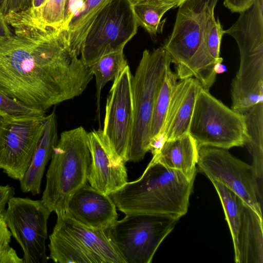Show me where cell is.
Returning <instances> with one entry per match:
<instances>
[{
  "mask_svg": "<svg viewBox=\"0 0 263 263\" xmlns=\"http://www.w3.org/2000/svg\"><path fill=\"white\" fill-rule=\"evenodd\" d=\"M8 24L13 32L0 39L1 90L44 113L82 93L93 76L70 52L64 30Z\"/></svg>",
  "mask_w": 263,
  "mask_h": 263,
  "instance_id": "cell-1",
  "label": "cell"
},
{
  "mask_svg": "<svg viewBox=\"0 0 263 263\" xmlns=\"http://www.w3.org/2000/svg\"><path fill=\"white\" fill-rule=\"evenodd\" d=\"M194 181L179 171L149 162L141 176L109 195L125 215L146 214L179 220L188 210Z\"/></svg>",
  "mask_w": 263,
  "mask_h": 263,
  "instance_id": "cell-2",
  "label": "cell"
},
{
  "mask_svg": "<svg viewBox=\"0 0 263 263\" xmlns=\"http://www.w3.org/2000/svg\"><path fill=\"white\" fill-rule=\"evenodd\" d=\"M218 0H186L179 6L173 31L163 47L175 66L178 79L193 77L209 90L216 77L215 64L208 53L204 32Z\"/></svg>",
  "mask_w": 263,
  "mask_h": 263,
  "instance_id": "cell-3",
  "label": "cell"
},
{
  "mask_svg": "<svg viewBox=\"0 0 263 263\" xmlns=\"http://www.w3.org/2000/svg\"><path fill=\"white\" fill-rule=\"evenodd\" d=\"M236 41L240 64L231 85V108L243 114L263 102V6L254 2L223 31Z\"/></svg>",
  "mask_w": 263,
  "mask_h": 263,
  "instance_id": "cell-4",
  "label": "cell"
},
{
  "mask_svg": "<svg viewBox=\"0 0 263 263\" xmlns=\"http://www.w3.org/2000/svg\"><path fill=\"white\" fill-rule=\"evenodd\" d=\"M90 164L88 133L79 126L61 134L46 175L42 201L57 215L66 211L72 196L86 184Z\"/></svg>",
  "mask_w": 263,
  "mask_h": 263,
  "instance_id": "cell-5",
  "label": "cell"
},
{
  "mask_svg": "<svg viewBox=\"0 0 263 263\" xmlns=\"http://www.w3.org/2000/svg\"><path fill=\"white\" fill-rule=\"evenodd\" d=\"M170 62L171 57L162 46L152 51L145 49L132 76L133 124L126 162H139L150 150V129L155 100L166 66Z\"/></svg>",
  "mask_w": 263,
  "mask_h": 263,
  "instance_id": "cell-6",
  "label": "cell"
},
{
  "mask_svg": "<svg viewBox=\"0 0 263 263\" xmlns=\"http://www.w3.org/2000/svg\"><path fill=\"white\" fill-rule=\"evenodd\" d=\"M48 245L49 257L58 263H126L109 228H89L66 212L57 220Z\"/></svg>",
  "mask_w": 263,
  "mask_h": 263,
  "instance_id": "cell-7",
  "label": "cell"
},
{
  "mask_svg": "<svg viewBox=\"0 0 263 263\" xmlns=\"http://www.w3.org/2000/svg\"><path fill=\"white\" fill-rule=\"evenodd\" d=\"M189 134L199 147L227 149L244 146L248 138L244 115L229 108L202 86L196 99Z\"/></svg>",
  "mask_w": 263,
  "mask_h": 263,
  "instance_id": "cell-8",
  "label": "cell"
},
{
  "mask_svg": "<svg viewBox=\"0 0 263 263\" xmlns=\"http://www.w3.org/2000/svg\"><path fill=\"white\" fill-rule=\"evenodd\" d=\"M130 0H110L100 11L82 42L80 59L89 67L102 56L124 49L137 33Z\"/></svg>",
  "mask_w": 263,
  "mask_h": 263,
  "instance_id": "cell-9",
  "label": "cell"
},
{
  "mask_svg": "<svg viewBox=\"0 0 263 263\" xmlns=\"http://www.w3.org/2000/svg\"><path fill=\"white\" fill-rule=\"evenodd\" d=\"M178 221L161 215L127 214L117 220L109 229L126 263H150Z\"/></svg>",
  "mask_w": 263,
  "mask_h": 263,
  "instance_id": "cell-10",
  "label": "cell"
},
{
  "mask_svg": "<svg viewBox=\"0 0 263 263\" xmlns=\"http://www.w3.org/2000/svg\"><path fill=\"white\" fill-rule=\"evenodd\" d=\"M220 198L232 237L236 263L263 262L262 217L222 183L210 180Z\"/></svg>",
  "mask_w": 263,
  "mask_h": 263,
  "instance_id": "cell-11",
  "label": "cell"
},
{
  "mask_svg": "<svg viewBox=\"0 0 263 263\" xmlns=\"http://www.w3.org/2000/svg\"><path fill=\"white\" fill-rule=\"evenodd\" d=\"M45 114L3 118L0 127V169L21 180L28 168L45 127Z\"/></svg>",
  "mask_w": 263,
  "mask_h": 263,
  "instance_id": "cell-12",
  "label": "cell"
},
{
  "mask_svg": "<svg viewBox=\"0 0 263 263\" xmlns=\"http://www.w3.org/2000/svg\"><path fill=\"white\" fill-rule=\"evenodd\" d=\"M200 172L235 193L262 217V194L252 165L233 156L228 149L199 147L197 163Z\"/></svg>",
  "mask_w": 263,
  "mask_h": 263,
  "instance_id": "cell-13",
  "label": "cell"
},
{
  "mask_svg": "<svg viewBox=\"0 0 263 263\" xmlns=\"http://www.w3.org/2000/svg\"><path fill=\"white\" fill-rule=\"evenodd\" d=\"M3 214L12 235L22 248L24 263H47L45 241L51 212L41 200L12 197Z\"/></svg>",
  "mask_w": 263,
  "mask_h": 263,
  "instance_id": "cell-14",
  "label": "cell"
},
{
  "mask_svg": "<svg viewBox=\"0 0 263 263\" xmlns=\"http://www.w3.org/2000/svg\"><path fill=\"white\" fill-rule=\"evenodd\" d=\"M132 74L128 65L114 80L106 100L103 133L125 162L133 124Z\"/></svg>",
  "mask_w": 263,
  "mask_h": 263,
  "instance_id": "cell-15",
  "label": "cell"
},
{
  "mask_svg": "<svg viewBox=\"0 0 263 263\" xmlns=\"http://www.w3.org/2000/svg\"><path fill=\"white\" fill-rule=\"evenodd\" d=\"M88 143L90 164L87 181L109 195L127 182L125 162L114 151L102 129L88 133Z\"/></svg>",
  "mask_w": 263,
  "mask_h": 263,
  "instance_id": "cell-16",
  "label": "cell"
},
{
  "mask_svg": "<svg viewBox=\"0 0 263 263\" xmlns=\"http://www.w3.org/2000/svg\"><path fill=\"white\" fill-rule=\"evenodd\" d=\"M66 212L89 228L105 230L118 218L116 206L108 195L85 184L69 200Z\"/></svg>",
  "mask_w": 263,
  "mask_h": 263,
  "instance_id": "cell-17",
  "label": "cell"
},
{
  "mask_svg": "<svg viewBox=\"0 0 263 263\" xmlns=\"http://www.w3.org/2000/svg\"><path fill=\"white\" fill-rule=\"evenodd\" d=\"M201 85L193 77L177 82L160 135L165 141L189 134L196 99Z\"/></svg>",
  "mask_w": 263,
  "mask_h": 263,
  "instance_id": "cell-18",
  "label": "cell"
},
{
  "mask_svg": "<svg viewBox=\"0 0 263 263\" xmlns=\"http://www.w3.org/2000/svg\"><path fill=\"white\" fill-rule=\"evenodd\" d=\"M58 141L57 117L55 109L46 116L43 135L30 165L20 181L23 192L35 195L41 192L42 178L46 165L51 159Z\"/></svg>",
  "mask_w": 263,
  "mask_h": 263,
  "instance_id": "cell-19",
  "label": "cell"
},
{
  "mask_svg": "<svg viewBox=\"0 0 263 263\" xmlns=\"http://www.w3.org/2000/svg\"><path fill=\"white\" fill-rule=\"evenodd\" d=\"M199 146L189 134L165 141L150 162L180 172L189 181H194Z\"/></svg>",
  "mask_w": 263,
  "mask_h": 263,
  "instance_id": "cell-20",
  "label": "cell"
},
{
  "mask_svg": "<svg viewBox=\"0 0 263 263\" xmlns=\"http://www.w3.org/2000/svg\"><path fill=\"white\" fill-rule=\"evenodd\" d=\"M110 0H80L64 31L70 52L79 57L82 42L95 17Z\"/></svg>",
  "mask_w": 263,
  "mask_h": 263,
  "instance_id": "cell-21",
  "label": "cell"
},
{
  "mask_svg": "<svg viewBox=\"0 0 263 263\" xmlns=\"http://www.w3.org/2000/svg\"><path fill=\"white\" fill-rule=\"evenodd\" d=\"M67 0H46L39 8L5 15L7 22L27 24L39 29L64 30Z\"/></svg>",
  "mask_w": 263,
  "mask_h": 263,
  "instance_id": "cell-22",
  "label": "cell"
},
{
  "mask_svg": "<svg viewBox=\"0 0 263 263\" xmlns=\"http://www.w3.org/2000/svg\"><path fill=\"white\" fill-rule=\"evenodd\" d=\"M248 138L245 145L252 158V166L258 180L263 174V102L257 103L243 114Z\"/></svg>",
  "mask_w": 263,
  "mask_h": 263,
  "instance_id": "cell-23",
  "label": "cell"
},
{
  "mask_svg": "<svg viewBox=\"0 0 263 263\" xmlns=\"http://www.w3.org/2000/svg\"><path fill=\"white\" fill-rule=\"evenodd\" d=\"M175 2L163 0H143L132 3L137 24L143 27L151 36L162 33L165 19L163 15L172 8L179 7Z\"/></svg>",
  "mask_w": 263,
  "mask_h": 263,
  "instance_id": "cell-24",
  "label": "cell"
},
{
  "mask_svg": "<svg viewBox=\"0 0 263 263\" xmlns=\"http://www.w3.org/2000/svg\"><path fill=\"white\" fill-rule=\"evenodd\" d=\"M123 50L106 54L89 67L96 82L97 119L100 122V100L101 92L106 84L113 80L127 66Z\"/></svg>",
  "mask_w": 263,
  "mask_h": 263,
  "instance_id": "cell-25",
  "label": "cell"
},
{
  "mask_svg": "<svg viewBox=\"0 0 263 263\" xmlns=\"http://www.w3.org/2000/svg\"><path fill=\"white\" fill-rule=\"evenodd\" d=\"M171 64V62H170L166 66L164 74L156 96L151 125V143L161 134L169 103L177 83V77L175 72L172 71Z\"/></svg>",
  "mask_w": 263,
  "mask_h": 263,
  "instance_id": "cell-26",
  "label": "cell"
},
{
  "mask_svg": "<svg viewBox=\"0 0 263 263\" xmlns=\"http://www.w3.org/2000/svg\"><path fill=\"white\" fill-rule=\"evenodd\" d=\"M224 30L218 18L216 20L214 13L207 19L204 32V41L206 50L215 64H221L222 58L220 57V48Z\"/></svg>",
  "mask_w": 263,
  "mask_h": 263,
  "instance_id": "cell-27",
  "label": "cell"
},
{
  "mask_svg": "<svg viewBox=\"0 0 263 263\" xmlns=\"http://www.w3.org/2000/svg\"><path fill=\"white\" fill-rule=\"evenodd\" d=\"M45 113L25 105L0 90V116L3 118L24 115H43Z\"/></svg>",
  "mask_w": 263,
  "mask_h": 263,
  "instance_id": "cell-28",
  "label": "cell"
},
{
  "mask_svg": "<svg viewBox=\"0 0 263 263\" xmlns=\"http://www.w3.org/2000/svg\"><path fill=\"white\" fill-rule=\"evenodd\" d=\"M11 236L3 214L0 215V263H24L23 259L10 246Z\"/></svg>",
  "mask_w": 263,
  "mask_h": 263,
  "instance_id": "cell-29",
  "label": "cell"
},
{
  "mask_svg": "<svg viewBox=\"0 0 263 263\" xmlns=\"http://www.w3.org/2000/svg\"><path fill=\"white\" fill-rule=\"evenodd\" d=\"M255 0H224L223 4L231 12L241 13L254 3Z\"/></svg>",
  "mask_w": 263,
  "mask_h": 263,
  "instance_id": "cell-30",
  "label": "cell"
},
{
  "mask_svg": "<svg viewBox=\"0 0 263 263\" xmlns=\"http://www.w3.org/2000/svg\"><path fill=\"white\" fill-rule=\"evenodd\" d=\"M14 189L9 185H0V215L5 211V207L11 198L14 197Z\"/></svg>",
  "mask_w": 263,
  "mask_h": 263,
  "instance_id": "cell-31",
  "label": "cell"
},
{
  "mask_svg": "<svg viewBox=\"0 0 263 263\" xmlns=\"http://www.w3.org/2000/svg\"><path fill=\"white\" fill-rule=\"evenodd\" d=\"M31 5V0H8L7 14L26 11Z\"/></svg>",
  "mask_w": 263,
  "mask_h": 263,
  "instance_id": "cell-32",
  "label": "cell"
},
{
  "mask_svg": "<svg viewBox=\"0 0 263 263\" xmlns=\"http://www.w3.org/2000/svg\"><path fill=\"white\" fill-rule=\"evenodd\" d=\"M80 0H67L64 11V29L69 21L77 3Z\"/></svg>",
  "mask_w": 263,
  "mask_h": 263,
  "instance_id": "cell-33",
  "label": "cell"
},
{
  "mask_svg": "<svg viewBox=\"0 0 263 263\" xmlns=\"http://www.w3.org/2000/svg\"><path fill=\"white\" fill-rule=\"evenodd\" d=\"M12 34L13 32L6 22L5 15L0 13V39L9 37Z\"/></svg>",
  "mask_w": 263,
  "mask_h": 263,
  "instance_id": "cell-34",
  "label": "cell"
},
{
  "mask_svg": "<svg viewBox=\"0 0 263 263\" xmlns=\"http://www.w3.org/2000/svg\"><path fill=\"white\" fill-rule=\"evenodd\" d=\"M46 0H31V7L28 9L34 10L40 7Z\"/></svg>",
  "mask_w": 263,
  "mask_h": 263,
  "instance_id": "cell-35",
  "label": "cell"
},
{
  "mask_svg": "<svg viewBox=\"0 0 263 263\" xmlns=\"http://www.w3.org/2000/svg\"><path fill=\"white\" fill-rule=\"evenodd\" d=\"M8 0H0V13L5 15L7 14Z\"/></svg>",
  "mask_w": 263,
  "mask_h": 263,
  "instance_id": "cell-36",
  "label": "cell"
},
{
  "mask_svg": "<svg viewBox=\"0 0 263 263\" xmlns=\"http://www.w3.org/2000/svg\"><path fill=\"white\" fill-rule=\"evenodd\" d=\"M130 1L132 2V3H135V2H136L138 1H143V0H130ZM163 1L175 2V3H178L180 6L182 3H183L186 0H163Z\"/></svg>",
  "mask_w": 263,
  "mask_h": 263,
  "instance_id": "cell-37",
  "label": "cell"
},
{
  "mask_svg": "<svg viewBox=\"0 0 263 263\" xmlns=\"http://www.w3.org/2000/svg\"><path fill=\"white\" fill-rule=\"evenodd\" d=\"M2 120H3V117L0 116V127H1V125L2 124Z\"/></svg>",
  "mask_w": 263,
  "mask_h": 263,
  "instance_id": "cell-38",
  "label": "cell"
}]
</instances>
